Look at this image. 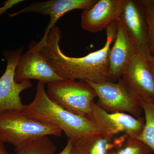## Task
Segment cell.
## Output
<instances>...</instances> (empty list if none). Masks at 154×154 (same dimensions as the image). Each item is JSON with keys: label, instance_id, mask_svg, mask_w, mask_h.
<instances>
[{"label": "cell", "instance_id": "obj_5", "mask_svg": "<svg viewBox=\"0 0 154 154\" xmlns=\"http://www.w3.org/2000/svg\"><path fill=\"white\" fill-rule=\"evenodd\" d=\"M88 83L96 92L97 105L105 111L128 113L136 117L141 116L143 110L139 102L127 89L120 78L116 82Z\"/></svg>", "mask_w": 154, "mask_h": 154}, {"label": "cell", "instance_id": "obj_12", "mask_svg": "<svg viewBox=\"0 0 154 154\" xmlns=\"http://www.w3.org/2000/svg\"><path fill=\"white\" fill-rule=\"evenodd\" d=\"M119 19L138 50L146 57L149 55L147 46L146 23L139 1L127 0Z\"/></svg>", "mask_w": 154, "mask_h": 154}, {"label": "cell", "instance_id": "obj_18", "mask_svg": "<svg viewBox=\"0 0 154 154\" xmlns=\"http://www.w3.org/2000/svg\"><path fill=\"white\" fill-rule=\"evenodd\" d=\"M153 153L152 150L141 141L132 137H128L112 154H149Z\"/></svg>", "mask_w": 154, "mask_h": 154}, {"label": "cell", "instance_id": "obj_6", "mask_svg": "<svg viewBox=\"0 0 154 154\" xmlns=\"http://www.w3.org/2000/svg\"><path fill=\"white\" fill-rule=\"evenodd\" d=\"M24 51L22 47L16 50L6 49L3 54L7 60L5 72L0 78V113L11 110L22 111V103L20 94L31 88L32 83L29 80L17 83L15 80L16 66Z\"/></svg>", "mask_w": 154, "mask_h": 154}, {"label": "cell", "instance_id": "obj_19", "mask_svg": "<svg viewBox=\"0 0 154 154\" xmlns=\"http://www.w3.org/2000/svg\"><path fill=\"white\" fill-rule=\"evenodd\" d=\"M22 2H23L22 0H8L6 1L3 4L4 6L0 7V16L13 6Z\"/></svg>", "mask_w": 154, "mask_h": 154}, {"label": "cell", "instance_id": "obj_9", "mask_svg": "<svg viewBox=\"0 0 154 154\" xmlns=\"http://www.w3.org/2000/svg\"><path fill=\"white\" fill-rule=\"evenodd\" d=\"M63 79L50 65L36 43L22 54L15 70V80L17 83L36 79L48 84Z\"/></svg>", "mask_w": 154, "mask_h": 154}, {"label": "cell", "instance_id": "obj_24", "mask_svg": "<svg viewBox=\"0 0 154 154\" xmlns=\"http://www.w3.org/2000/svg\"><path fill=\"white\" fill-rule=\"evenodd\" d=\"M0 139L2 140V137H1V136H0Z\"/></svg>", "mask_w": 154, "mask_h": 154}, {"label": "cell", "instance_id": "obj_13", "mask_svg": "<svg viewBox=\"0 0 154 154\" xmlns=\"http://www.w3.org/2000/svg\"><path fill=\"white\" fill-rule=\"evenodd\" d=\"M117 31L109 55L110 81L116 82L128 65L138 51L119 18L116 19Z\"/></svg>", "mask_w": 154, "mask_h": 154}, {"label": "cell", "instance_id": "obj_22", "mask_svg": "<svg viewBox=\"0 0 154 154\" xmlns=\"http://www.w3.org/2000/svg\"><path fill=\"white\" fill-rule=\"evenodd\" d=\"M147 58L150 66L152 72L154 76V57L151 55H149Z\"/></svg>", "mask_w": 154, "mask_h": 154}, {"label": "cell", "instance_id": "obj_11", "mask_svg": "<svg viewBox=\"0 0 154 154\" xmlns=\"http://www.w3.org/2000/svg\"><path fill=\"white\" fill-rule=\"evenodd\" d=\"M98 0H50L35 2L14 14H9L10 17L25 13H34L49 16L50 22L45 30L42 38H45L60 17L69 11L74 10H88Z\"/></svg>", "mask_w": 154, "mask_h": 154}, {"label": "cell", "instance_id": "obj_25", "mask_svg": "<svg viewBox=\"0 0 154 154\" xmlns=\"http://www.w3.org/2000/svg\"><path fill=\"white\" fill-rule=\"evenodd\" d=\"M149 154H153V153H149Z\"/></svg>", "mask_w": 154, "mask_h": 154}, {"label": "cell", "instance_id": "obj_21", "mask_svg": "<svg viewBox=\"0 0 154 154\" xmlns=\"http://www.w3.org/2000/svg\"><path fill=\"white\" fill-rule=\"evenodd\" d=\"M0 154H10L6 150L5 146V142L0 139Z\"/></svg>", "mask_w": 154, "mask_h": 154}, {"label": "cell", "instance_id": "obj_17", "mask_svg": "<svg viewBox=\"0 0 154 154\" xmlns=\"http://www.w3.org/2000/svg\"><path fill=\"white\" fill-rule=\"evenodd\" d=\"M147 28V46L149 54L154 57V0H140Z\"/></svg>", "mask_w": 154, "mask_h": 154}, {"label": "cell", "instance_id": "obj_20", "mask_svg": "<svg viewBox=\"0 0 154 154\" xmlns=\"http://www.w3.org/2000/svg\"><path fill=\"white\" fill-rule=\"evenodd\" d=\"M73 148V141L71 140L68 139L66 145L64 148L63 150L57 154H72Z\"/></svg>", "mask_w": 154, "mask_h": 154}, {"label": "cell", "instance_id": "obj_15", "mask_svg": "<svg viewBox=\"0 0 154 154\" xmlns=\"http://www.w3.org/2000/svg\"><path fill=\"white\" fill-rule=\"evenodd\" d=\"M144 113V125L142 131L135 138L148 146L154 154V100L140 101Z\"/></svg>", "mask_w": 154, "mask_h": 154}, {"label": "cell", "instance_id": "obj_16", "mask_svg": "<svg viewBox=\"0 0 154 154\" xmlns=\"http://www.w3.org/2000/svg\"><path fill=\"white\" fill-rule=\"evenodd\" d=\"M57 148L48 136L37 138L15 148L16 154H55Z\"/></svg>", "mask_w": 154, "mask_h": 154}, {"label": "cell", "instance_id": "obj_1", "mask_svg": "<svg viewBox=\"0 0 154 154\" xmlns=\"http://www.w3.org/2000/svg\"><path fill=\"white\" fill-rule=\"evenodd\" d=\"M105 30L107 40L103 47L82 57L68 56L62 52L60 47L61 30L57 26L36 44L56 73L62 79L94 83L110 81L109 55L116 36V21Z\"/></svg>", "mask_w": 154, "mask_h": 154}, {"label": "cell", "instance_id": "obj_7", "mask_svg": "<svg viewBox=\"0 0 154 154\" xmlns=\"http://www.w3.org/2000/svg\"><path fill=\"white\" fill-rule=\"evenodd\" d=\"M120 79L139 102L154 100V76L147 57L142 53L138 51L135 54Z\"/></svg>", "mask_w": 154, "mask_h": 154}, {"label": "cell", "instance_id": "obj_8", "mask_svg": "<svg viewBox=\"0 0 154 154\" xmlns=\"http://www.w3.org/2000/svg\"><path fill=\"white\" fill-rule=\"evenodd\" d=\"M88 117L102 132L113 136L125 134L135 138L142 131L145 123L142 116L136 117L121 112L109 113L96 102Z\"/></svg>", "mask_w": 154, "mask_h": 154}, {"label": "cell", "instance_id": "obj_10", "mask_svg": "<svg viewBox=\"0 0 154 154\" xmlns=\"http://www.w3.org/2000/svg\"><path fill=\"white\" fill-rule=\"evenodd\" d=\"M127 0H99L90 9L83 11L81 27L83 30L97 33L107 28L119 18Z\"/></svg>", "mask_w": 154, "mask_h": 154}, {"label": "cell", "instance_id": "obj_4", "mask_svg": "<svg viewBox=\"0 0 154 154\" xmlns=\"http://www.w3.org/2000/svg\"><path fill=\"white\" fill-rule=\"evenodd\" d=\"M48 96L56 104L71 113L88 117L97 96L89 83L63 79L48 84Z\"/></svg>", "mask_w": 154, "mask_h": 154}, {"label": "cell", "instance_id": "obj_23", "mask_svg": "<svg viewBox=\"0 0 154 154\" xmlns=\"http://www.w3.org/2000/svg\"><path fill=\"white\" fill-rule=\"evenodd\" d=\"M72 154H80V153L78 151V150H77V149H76L75 148V147L74 146H73V148L72 149Z\"/></svg>", "mask_w": 154, "mask_h": 154}, {"label": "cell", "instance_id": "obj_14", "mask_svg": "<svg viewBox=\"0 0 154 154\" xmlns=\"http://www.w3.org/2000/svg\"><path fill=\"white\" fill-rule=\"evenodd\" d=\"M129 137L125 134L113 136L101 133L72 141L74 146L81 154H112Z\"/></svg>", "mask_w": 154, "mask_h": 154}, {"label": "cell", "instance_id": "obj_2", "mask_svg": "<svg viewBox=\"0 0 154 154\" xmlns=\"http://www.w3.org/2000/svg\"><path fill=\"white\" fill-rule=\"evenodd\" d=\"M45 85L44 83L38 82L33 101L24 105L22 112L25 115L39 122L57 127L68 139L73 141L103 133L88 117L74 114L52 102Z\"/></svg>", "mask_w": 154, "mask_h": 154}, {"label": "cell", "instance_id": "obj_3", "mask_svg": "<svg viewBox=\"0 0 154 154\" xmlns=\"http://www.w3.org/2000/svg\"><path fill=\"white\" fill-rule=\"evenodd\" d=\"M63 132L57 127L34 120L21 110L0 113V136L4 142L15 148L42 137H60Z\"/></svg>", "mask_w": 154, "mask_h": 154}]
</instances>
